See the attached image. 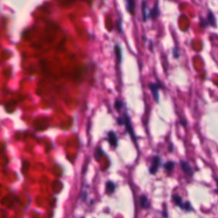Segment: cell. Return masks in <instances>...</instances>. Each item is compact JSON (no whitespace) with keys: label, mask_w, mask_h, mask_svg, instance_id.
Instances as JSON below:
<instances>
[{"label":"cell","mask_w":218,"mask_h":218,"mask_svg":"<svg viewBox=\"0 0 218 218\" xmlns=\"http://www.w3.org/2000/svg\"><path fill=\"white\" fill-rule=\"evenodd\" d=\"M180 163H181V168H182L183 173L185 174V176L188 177H192L194 175V169H193V166L191 165V164H189L186 160H181Z\"/></svg>","instance_id":"6da1fadb"},{"label":"cell","mask_w":218,"mask_h":218,"mask_svg":"<svg viewBox=\"0 0 218 218\" xmlns=\"http://www.w3.org/2000/svg\"><path fill=\"white\" fill-rule=\"evenodd\" d=\"M160 165H161V159H160V158L159 156H154L153 158V160H152V165L149 168L150 174H152V175L155 174L158 171V170H159Z\"/></svg>","instance_id":"7a4b0ae2"},{"label":"cell","mask_w":218,"mask_h":218,"mask_svg":"<svg viewBox=\"0 0 218 218\" xmlns=\"http://www.w3.org/2000/svg\"><path fill=\"white\" fill-rule=\"evenodd\" d=\"M124 124H125V126H126V130H127V131L129 132V134L130 135V136H131V138L133 139V141L136 142V136H135V133H134V130H133V128H132V126H131V123H130V117L128 116V114L127 113H125L124 114Z\"/></svg>","instance_id":"3957f363"},{"label":"cell","mask_w":218,"mask_h":218,"mask_svg":"<svg viewBox=\"0 0 218 218\" xmlns=\"http://www.w3.org/2000/svg\"><path fill=\"white\" fill-rule=\"evenodd\" d=\"M159 85L158 84H154V83H150L149 84V88L153 93V98L155 100L156 102L159 101Z\"/></svg>","instance_id":"277c9868"},{"label":"cell","mask_w":218,"mask_h":218,"mask_svg":"<svg viewBox=\"0 0 218 218\" xmlns=\"http://www.w3.org/2000/svg\"><path fill=\"white\" fill-rule=\"evenodd\" d=\"M159 13H160V9H159V3H156L154 7L151 9L150 13H149V16L152 18V19H156L158 18V16L159 15Z\"/></svg>","instance_id":"5b68a950"},{"label":"cell","mask_w":218,"mask_h":218,"mask_svg":"<svg viewBox=\"0 0 218 218\" xmlns=\"http://www.w3.org/2000/svg\"><path fill=\"white\" fill-rule=\"evenodd\" d=\"M108 141H109L111 146H113V147H116L118 145V137H117V135L115 134V132L110 131L108 133Z\"/></svg>","instance_id":"8992f818"},{"label":"cell","mask_w":218,"mask_h":218,"mask_svg":"<svg viewBox=\"0 0 218 218\" xmlns=\"http://www.w3.org/2000/svg\"><path fill=\"white\" fill-rule=\"evenodd\" d=\"M172 200L173 202L175 203V205L178 207H180L181 209L182 208V205H183V200H182V198L179 195V194H173L172 195Z\"/></svg>","instance_id":"52a82bcc"},{"label":"cell","mask_w":218,"mask_h":218,"mask_svg":"<svg viewBox=\"0 0 218 218\" xmlns=\"http://www.w3.org/2000/svg\"><path fill=\"white\" fill-rule=\"evenodd\" d=\"M135 7H136L135 0H126V8H127V10L130 14H134Z\"/></svg>","instance_id":"ba28073f"},{"label":"cell","mask_w":218,"mask_h":218,"mask_svg":"<svg viewBox=\"0 0 218 218\" xmlns=\"http://www.w3.org/2000/svg\"><path fill=\"white\" fill-rule=\"evenodd\" d=\"M206 20H207V21H208L210 26H212L214 27L217 26V20H216L215 14H213V12L209 11V14H208V16H207Z\"/></svg>","instance_id":"9c48e42d"},{"label":"cell","mask_w":218,"mask_h":218,"mask_svg":"<svg viewBox=\"0 0 218 218\" xmlns=\"http://www.w3.org/2000/svg\"><path fill=\"white\" fill-rule=\"evenodd\" d=\"M148 6H147V3L145 0H142V19L144 21H147L148 20Z\"/></svg>","instance_id":"30bf717a"},{"label":"cell","mask_w":218,"mask_h":218,"mask_svg":"<svg viewBox=\"0 0 218 218\" xmlns=\"http://www.w3.org/2000/svg\"><path fill=\"white\" fill-rule=\"evenodd\" d=\"M140 204H141L142 208H143V209H148L149 207V200L146 195H142V197L140 199Z\"/></svg>","instance_id":"8fae6325"},{"label":"cell","mask_w":218,"mask_h":218,"mask_svg":"<svg viewBox=\"0 0 218 218\" xmlns=\"http://www.w3.org/2000/svg\"><path fill=\"white\" fill-rule=\"evenodd\" d=\"M164 167H165V170L167 173H171L173 171L174 167H175V162L174 161H168L167 163L165 164Z\"/></svg>","instance_id":"7c38bea8"},{"label":"cell","mask_w":218,"mask_h":218,"mask_svg":"<svg viewBox=\"0 0 218 218\" xmlns=\"http://www.w3.org/2000/svg\"><path fill=\"white\" fill-rule=\"evenodd\" d=\"M114 189H115L114 183L112 182H107V194H112V193H113Z\"/></svg>","instance_id":"4fadbf2b"},{"label":"cell","mask_w":218,"mask_h":218,"mask_svg":"<svg viewBox=\"0 0 218 218\" xmlns=\"http://www.w3.org/2000/svg\"><path fill=\"white\" fill-rule=\"evenodd\" d=\"M182 210H184V211H188V212H189V211H191L192 210H193V208H192V205H191V204L188 202V201H187V202H185L184 204H183V205H182Z\"/></svg>","instance_id":"5bb4252c"},{"label":"cell","mask_w":218,"mask_h":218,"mask_svg":"<svg viewBox=\"0 0 218 218\" xmlns=\"http://www.w3.org/2000/svg\"><path fill=\"white\" fill-rule=\"evenodd\" d=\"M115 52H116L117 57H118V59H119V62H120V61H121V58H122V55H121V49H120V47H119V45H116V47H115Z\"/></svg>","instance_id":"9a60e30c"},{"label":"cell","mask_w":218,"mask_h":218,"mask_svg":"<svg viewBox=\"0 0 218 218\" xmlns=\"http://www.w3.org/2000/svg\"><path fill=\"white\" fill-rule=\"evenodd\" d=\"M122 107H123V102L120 100H117L116 102H115V108L118 111H119Z\"/></svg>","instance_id":"2e32d148"},{"label":"cell","mask_w":218,"mask_h":218,"mask_svg":"<svg viewBox=\"0 0 218 218\" xmlns=\"http://www.w3.org/2000/svg\"><path fill=\"white\" fill-rule=\"evenodd\" d=\"M200 26L202 27H207L209 26V23H208L207 20H205V19L201 18V20H200Z\"/></svg>","instance_id":"e0dca14e"},{"label":"cell","mask_w":218,"mask_h":218,"mask_svg":"<svg viewBox=\"0 0 218 218\" xmlns=\"http://www.w3.org/2000/svg\"><path fill=\"white\" fill-rule=\"evenodd\" d=\"M173 150H174L173 144H172V143H170V145H169V151H170L171 153H172V152H173Z\"/></svg>","instance_id":"ac0fdd59"},{"label":"cell","mask_w":218,"mask_h":218,"mask_svg":"<svg viewBox=\"0 0 218 218\" xmlns=\"http://www.w3.org/2000/svg\"><path fill=\"white\" fill-rule=\"evenodd\" d=\"M163 217H164V218L168 217V213L166 212V211H165H165H163Z\"/></svg>","instance_id":"d6986e66"},{"label":"cell","mask_w":218,"mask_h":218,"mask_svg":"<svg viewBox=\"0 0 218 218\" xmlns=\"http://www.w3.org/2000/svg\"><path fill=\"white\" fill-rule=\"evenodd\" d=\"M214 179H215V182H216V184H217V192H218V177H214Z\"/></svg>","instance_id":"ffe728a7"}]
</instances>
